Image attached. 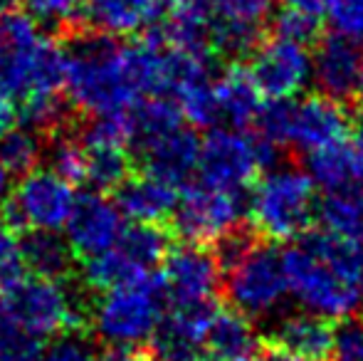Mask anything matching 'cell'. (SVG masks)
<instances>
[{
	"label": "cell",
	"mask_w": 363,
	"mask_h": 361,
	"mask_svg": "<svg viewBox=\"0 0 363 361\" xmlns=\"http://www.w3.org/2000/svg\"><path fill=\"white\" fill-rule=\"evenodd\" d=\"M20 186L13 196L0 203V218L15 233L30 231H62L74 208V186L55 176L50 169H35L20 176Z\"/></svg>",
	"instance_id": "9c48e42d"
},
{
	"label": "cell",
	"mask_w": 363,
	"mask_h": 361,
	"mask_svg": "<svg viewBox=\"0 0 363 361\" xmlns=\"http://www.w3.org/2000/svg\"><path fill=\"white\" fill-rule=\"evenodd\" d=\"M161 284L171 304L213 302V294L220 287V267L216 252L206 250L198 243H186L173 248L163 257Z\"/></svg>",
	"instance_id": "4fadbf2b"
},
{
	"label": "cell",
	"mask_w": 363,
	"mask_h": 361,
	"mask_svg": "<svg viewBox=\"0 0 363 361\" xmlns=\"http://www.w3.org/2000/svg\"><path fill=\"white\" fill-rule=\"evenodd\" d=\"M89 357V344L82 332L57 334L43 352V361H86Z\"/></svg>",
	"instance_id": "ab89813d"
},
{
	"label": "cell",
	"mask_w": 363,
	"mask_h": 361,
	"mask_svg": "<svg viewBox=\"0 0 363 361\" xmlns=\"http://www.w3.org/2000/svg\"><path fill=\"white\" fill-rule=\"evenodd\" d=\"M213 314V302L173 304L171 312L161 314V322L151 337L153 354L161 361H198L206 352Z\"/></svg>",
	"instance_id": "9a60e30c"
},
{
	"label": "cell",
	"mask_w": 363,
	"mask_h": 361,
	"mask_svg": "<svg viewBox=\"0 0 363 361\" xmlns=\"http://www.w3.org/2000/svg\"><path fill=\"white\" fill-rule=\"evenodd\" d=\"M274 151L262 136H250L235 126H211L206 139L198 144V166L201 181L216 188L240 191L257 181L259 171L274 161Z\"/></svg>",
	"instance_id": "52a82bcc"
},
{
	"label": "cell",
	"mask_w": 363,
	"mask_h": 361,
	"mask_svg": "<svg viewBox=\"0 0 363 361\" xmlns=\"http://www.w3.org/2000/svg\"><path fill=\"white\" fill-rule=\"evenodd\" d=\"M309 176L324 191L363 186V146L359 141H336L309 154Z\"/></svg>",
	"instance_id": "cb8c5ba5"
},
{
	"label": "cell",
	"mask_w": 363,
	"mask_h": 361,
	"mask_svg": "<svg viewBox=\"0 0 363 361\" xmlns=\"http://www.w3.org/2000/svg\"><path fill=\"white\" fill-rule=\"evenodd\" d=\"M245 216V198L240 191L216 188L208 183L186 186L178 193L173 208V228L188 243H218L223 235L238 231Z\"/></svg>",
	"instance_id": "30bf717a"
},
{
	"label": "cell",
	"mask_w": 363,
	"mask_h": 361,
	"mask_svg": "<svg viewBox=\"0 0 363 361\" xmlns=\"http://www.w3.org/2000/svg\"><path fill=\"white\" fill-rule=\"evenodd\" d=\"M316 23H319V20L306 18V15H301V13L282 8V13L274 18V35L309 48V43L316 40Z\"/></svg>",
	"instance_id": "f35d334b"
},
{
	"label": "cell",
	"mask_w": 363,
	"mask_h": 361,
	"mask_svg": "<svg viewBox=\"0 0 363 361\" xmlns=\"http://www.w3.org/2000/svg\"><path fill=\"white\" fill-rule=\"evenodd\" d=\"M272 347L287 349L306 359H326L334 347V327L329 319L311 312L287 314L272 329Z\"/></svg>",
	"instance_id": "7402d4cb"
},
{
	"label": "cell",
	"mask_w": 363,
	"mask_h": 361,
	"mask_svg": "<svg viewBox=\"0 0 363 361\" xmlns=\"http://www.w3.org/2000/svg\"><path fill=\"white\" fill-rule=\"evenodd\" d=\"M104 361H161L153 352H144V349H109Z\"/></svg>",
	"instance_id": "7bdbcfd3"
},
{
	"label": "cell",
	"mask_w": 363,
	"mask_h": 361,
	"mask_svg": "<svg viewBox=\"0 0 363 361\" xmlns=\"http://www.w3.org/2000/svg\"><path fill=\"white\" fill-rule=\"evenodd\" d=\"M354 96L359 99V104H361V109H363V70H361V74H359V82H356Z\"/></svg>",
	"instance_id": "681fc988"
},
{
	"label": "cell",
	"mask_w": 363,
	"mask_h": 361,
	"mask_svg": "<svg viewBox=\"0 0 363 361\" xmlns=\"http://www.w3.org/2000/svg\"><path fill=\"white\" fill-rule=\"evenodd\" d=\"M161 20L158 0H82L79 25L111 35V38H134L144 35Z\"/></svg>",
	"instance_id": "d6986e66"
},
{
	"label": "cell",
	"mask_w": 363,
	"mask_h": 361,
	"mask_svg": "<svg viewBox=\"0 0 363 361\" xmlns=\"http://www.w3.org/2000/svg\"><path fill=\"white\" fill-rule=\"evenodd\" d=\"M15 121H18V111H15L13 101L5 99V96H0V136H3L5 131L13 129Z\"/></svg>",
	"instance_id": "ee69618b"
},
{
	"label": "cell",
	"mask_w": 363,
	"mask_h": 361,
	"mask_svg": "<svg viewBox=\"0 0 363 361\" xmlns=\"http://www.w3.org/2000/svg\"><path fill=\"white\" fill-rule=\"evenodd\" d=\"M65 48V91L69 106L82 114H109L134 109L136 101L124 70V43L89 28L67 33Z\"/></svg>",
	"instance_id": "6da1fadb"
},
{
	"label": "cell",
	"mask_w": 363,
	"mask_h": 361,
	"mask_svg": "<svg viewBox=\"0 0 363 361\" xmlns=\"http://www.w3.org/2000/svg\"><path fill=\"white\" fill-rule=\"evenodd\" d=\"M356 141L363 146V121H361V126H359V134H356Z\"/></svg>",
	"instance_id": "f907efd6"
},
{
	"label": "cell",
	"mask_w": 363,
	"mask_h": 361,
	"mask_svg": "<svg viewBox=\"0 0 363 361\" xmlns=\"http://www.w3.org/2000/svg\"><path fill=\"white\" fill-rule=\"evenodd\" d=\"M84 149V146H82ZM86 154V181L94 191H116L131 176V156L126 149H84Z\"/></svg>",
	"instance_id": "1f68e13d"
},
{
	"label": "cell",
	"mask_w": 363,
	"mask_h": 361,
	"mask_svg": "<svg viewBox=\"0 0 363 361\" xmlns=\"http://www.w3.org/2000/svg\"><path fill=\"white\" fill-rule=\"evenodd\" d=\"M23 5L40 25H55L62 35L79 28L82 0H23Z\"/></svg>",
	"instance_id": "e575fe53"
},
{
	"label": "cell",
	"mask_w": 363,
	"mask_h": 361,
	"mask_svg": "<svg viewBox=\"0 0 363 361\" xmlns=\"http://www.w3.org/2000/svg\"><path fill=\"white\" fill-rule=\"evenodd\" d=\"M213 94H216L218 119H225L235 129L255 124L264 106V96L252 82L247 67L240 65H230L213 82Z\"/></svg>",
	"instance_id": "44dd1931"
},
{
	"label": "cell",
	"mask_w": 363,
	"mask_h": 361,
	"mask_svg": "<svg viewBox=\"0 0 363 361\" xmlns=\"http://www.w3.org/2000/svg\"><path fill=\"white\" fill-rule=\"evenodd\" d=\"M124 228V216L116 203L99 191L77 196L74 208L65 223V238L77 257H89L114 248Z\"/></svg>",
	"instance_id": "5bb4252c"
},
{
	"label": "cell",
	"mask_w": 363,
	"mask_h": 361,
	"mask_svg": "<svg viewBox=\"0 0 363 361\" xmlns=\"http://www.w3.org/2000/svg\"><path fill=\"white\" fill-rule=\"evenodd\" d=\"M211 10V48L223 55H247L274 0H206Z\"/></svg>",
	"instance_id": "2e32d148"
},
{
	"label": "cell",
	"mask_w": 363,
	"mask_h": 361,
	"mask_svg": "<svg viewBox=\"0 0 363 361\" xmlns=\"http://www.w3.org/2000/svg\"><path fill=\"white\" fill-rule=\"evenodd\" d=\"M287 292L304 307L324 319H346L361 307V299L346 274L339 270L319 235L304 238L282 252Z\"/></svg>",
	"instance_id": "7a4b0ae2"
},
{
	"label": "cell",
	"mask_w": 363,
	"mask_h": 361,
	"mask_svg": "<svg viewBox=\"0 0 363 361\" xmlns=\"http://www.w3.org/2000/svg\"><path fill=\"white\" fill-rule=\"evenodd\" d=\"M247 72L267 101L294 99L311 82V55L306 45L272 35L252 48Z\"/></svg>",
	"instance_id": "7c38bea8"
},
{
	"label": "cell",
	"mask_w": 363,
	"mask_h": 361,
	"mask_svg": "<svg viewBox=\"0 0 363 361\" xmlns=\"http://www.w3.org/2000/svg\"><path fill=\"white\" fill-rule=\"evenodd\" d=\"M178 201V188L166 181H158L148 174H131L114 191V203L119 213L131 223H156L161 226L173 216Z\"/></svg>",
	"instance_id": "ffe728a7"
},
{
	"label": "cell",
	"mask_w": 363,
	"mask_h": 361,
	"mask_svg": "<svg viewBox=\"0 0 363 361\" xmlns=\"http://www.w3.org/2000/svg\"><path fill=\"white\" fill-rule=\"evenodd\" d=\"M331 361H363V319L344 322L334 329V347H331Z\"/></svg>",
	"instance_id": "74e56055"
},
{
	"label": "cell",
	"mask_w": 363,
	"mask_h": 361,
	"mask_svg": "<svg viewBox=\"0 0 363 361\" xmlns=\"http://www.w3.org/2000/svg\"><path fill=\"white\" fill-rule=\"evenodd\" d=\"M45 38L43 25L20 8L0 10V96L23 99L33 87V72Z\"/></svg>",
	"instance_id": "8fae6325"
},
{
	"label": "cell",
	"mask_w": 363,
	"mask_h": 361,
	"mask_svg": "<svg viewBox=\"0 0 363 361\" xmlns=\"http://www.w3.org/2000/svg\"><path fill=\"white\" fill-rule=\"evenodd\" d=\"M43 339L18 329L0 352V361H43Z\"/></svg>",
	"instance_id": "60d3db41"
},
{
	"label": "cell",
	"mask_w": 363,
	"mask_h": 361,
	"mask_svg": "<svg viewBox=\"0 0 363 361\" xmlns=\"http://www.w3.org/2000/svg\"><path fill=\"white\" fill-rule=\"evenodd\" d=\"M10 186H13V176H10V171L0 164V203L10 196Z\"/></svg>",
	"instance_id": "c3c4849f"
},
{
	"label": "cell",
	"mask_w": 363,
	"mask_h": 361,
	"mask_svg": "<svg viewBox=\"0 0 363 361\" xmlns=\"http://www.w3.org/2000/svg\"><path fill=\"white\" fill-rule=\"evenodd\" d=\"M316 216L324 233L346 243H363V186L326 191L316 203Z\"/></svg>",
	"instance_id": "484cf974"
},
{
	"label": "cell",
	"mask_w": 363,
	"mask_h": 361,
	"mask_svg": "<svg viewBox=\"0 0 363 361\" xmlns=\"http://www.w3.org/2000/svg\"><path fill=\"white\" fill-rule=\"evenodd\" d=\"M20 327H15V322L10 319V314L5 312L3 307V299H0V352H3V347L8 344V339L13 337L15 332H18Z\"/></svg>",
	"instance_id": "bcb514c9"
},
{
	"label": "cell",
	"mask_w": 363,
	"mask_h": 361,
	"mask_svg": "<svg viewBox=\"0 0 363 361\" xmlns=\"http://www.w3.org/2000/svg\"><path fill=\"white\" fill-rule=\"evenodd\" d=\"M198 136L183 124L151 139L136 141V161L141 174L183 188L198 166Z\"/></svg>",
	"instance_id": "e0dca14e"
},
{
	"label": "cell",
	"mask_w": 363,
	"mask_h": 361,
	"mask_svg": "<svg viewBox=\"0 0 363 361\" xmlns=\"http://www.w3.org/2000/svg\"><path fill=\"white\" fill-rule=\"evenodd\" d=\"M25 274L23 257H20L18 233L0 218V289L13 284Z\"/></svg>",
	"instance_id": "8d00e7d4"
},
{
	"label": "cell",
	"mask_w": 363,
	"mask_h": 361,
	"mask_svg": "<svg viewBox=\"0 0 363 361\" xmlns=\"http://www.w3.org/2000/svg\"><path fill=\"white\" fill-rule=\"evenodd\" d=\"M163 299L161 274L148 272L136 282L101 292L91 312H86V329L109 349H136L156 332Z\"/></svg>",
	"instance_id": "3957f363"
},
{
	"label": "cell",
	"mask_w": 363,
	"mask_h": 361,
	"mask_svg": "<svg viewBox=\"0 0 363 361\" xmlns=\"http://www.w3.org/2000/svg\"><path fill=\"white\" fill-rule=\"evenodd\" d=\"M67 106L60 94H28L20 99L18 119L23 126L38 131V134H55L67 129Z\"/></svg>",
	"instance_id": "d6a6232c"
},
{
	"label": "cell",
	"mask_w": 363,
	"mask_h": 361,
	"mask_svg": "<svg viewBox=\"0 0 363 361\" xmlns=\"http://www.w3.org/2000/svg\"><path fill=\"white\" fill-rule=\"evenodd\" d=\"M20 240V257L25 270L35 277L65 279L74 267V250L69 248L67 238L57 231H23Z\"/></svg>",
	"instance_id": "603a6c76"
},
{
	"label": "cell",
	"mask_w": 363,
	"mask_h": 361,
	"mask_svg": "<svg viewBox=\"0 0 363 361\" xmlns=\"http://www.w3.org/2000/svg\"><path fill=\"white\" fill-rule=\"evenodd\" d=\"M86 361H99V359H94V357H89V359H86Z\"/></svg>",
	"instance_id": "f5cc1de1"
},
{
	"label": "cell",
	"mask_w": 363,
	"mask_h": 361,
	"mask_svg": "<svg viewBox=\"0 0 363 361\" xmlns=\"http://www.w3.org/2000/svg\"><path fill=\"white\" fill-rule=\"evenodd\" d=\"M259 361H316V359H306L299 357V354H291L287 349H279V347H269L267 352L262 354Z\"/></svg>",
	"instance_id": "7dc6e473"
},
{
	"label": "cell",
	"mask_w": 363,
	"mask_h": 361,
	"mask_svg": "<svg viewBox=\"0 0 363 361\" xmlns=\"http://www.w3.org/2000/svg\"><path fill=\"white\" fill-rule=\"evenodd\" d=\"M114 248L139 270L153 272L171 250V240H168V233L156 223H131L121 228Z\"/></svg>",
	"instance_id": "4316f807"
},
{
	"label": "cell",
	"mask_w": 363,
	"mask_h": 361,
	"mask_svg": "<svg viewBox=\"0 0 363 361\" xmlns=\"http://www.w3.org/2000/svg\"><path fill=\"white\" fill-rule=\"evenodd\" d=\"M326 15L336 35L363 45V0H331Z\"/></svg>",
	"instance_id": "d590c367"
},
{
	"label": "cell",
	"mask_w": 363,
	"mask_h": 361,
	"mask_svg": "<svg viewBox=\"0 0 363 361\" xmlns=\"http://www.w3.org/2000/svg\"><path fill=\"white\" fill-rule=\"evenodd\" d=\"M77 141L84 149H111V146L126 149L134 141L131 109L109 111V114H89L77 131Z\"/></svg>",
	"instance_id": "f1b7e54d"
},
{
	"label": "cell",
	"mask_w": 363,
	"mask_h": 361,
	"mask_svg": "<svg viewBox=\"0 0 363 361\" xmlns=\"http://www.w3.org/2000/svg\"><path fill=\"white\" fill-rule=\"evenodd\" d=\"M206 349L211 357L225 361H250L259 349V337L252 327V319L235 309H216L211 329H208Z\"/></svg>",
	"instance_id": "d4e9b609"
},
{
	"label": "cell",
	"mask_w": 363,
	"mask_h": 361,
	"mask_svg": "<svg viewBox=\"0 0 363 361\" xmlns=\"http://www.w3.org/2000/svg\"><path fill=\"white\" fill-rule=\"evenodd\" d=\"M319 238L324 250L339 265V270L346 274V279L356 289V294H359L363 304V243H346L329 235V233H319Z\"/></svg>",
	"instance_id": "836d02e7"
},
{
	"label": "cell",
	"mask_w": 363,
	"mask_h": 361,
	"mask_svg": "<svg viewBox=\"0 0 363 361\" xmlns=\"http://www.w3.org/2000/svg\"><path fill=\"white\" fill-rule=\"evenodd\" d=\"M146 274L148 272L139 270L116 248H109V250L96 252V255L89 257H82V279L94 292H106L111 287L136 282V279L146 277Z\"/></svg>",
	"instance_id": "83f0119b"
},
{
	"label": "cell",
	"mask_w": 363,
	"mask_h": 361,
	"mask_svg": "<svg viewBox=\"0 0 363 361\" xmlns=\"http://www.w3.org/2000/svg\"><path fill=\"white\" fill-rule=\"evenodd\" d=\"M0 292L3 307L15 327L38 339L86 329V312L62 279L23 274Z\"/></svg>",
	"instance_id": "8992f818"
},
{
	"label": "cell",
	"mask_w": 363,
	"mask_h": 361,
	"mask_svg": "<svg viewBox=\"0 0 363 361\" xmlns=\"http://www.w3.org/2000/svg\"><path fill=\"white\" fill-rule=\"evenodd\" d=\"M316 183L309 171L294 166L272 169L255 183L247 218L267 240H296L316 218Z\"/></svg>",
	"instance_id": "277c9868"
},
{
	"label": "cell",
	"mask_w": 363,
	"mask_h": 361,
	"mask_svg": "<svg viewBox=\"0 0 363 361\" xmlns=\"http://www.w3.org/2000/svg\"><path fill=\"white\" fill-rule=\"evenodd\" d=\"M361 70V45L351 43L336 33L329 38H321L316 45V52L311 55V79L319 84L321 94L334 96L339 101L346 96H354Z\"/></svg>",
	"instance_id": "ac0fdd59"
},
{
	"label": "cell",
	"mask_w": 363,
	"mask_h": 361,
	"mask_svg": "<svg viewBox=\"0 0 363 361\" xmlns=\"http://www.w3.org/2000/svg\"><path fill=\"white\" fill-rule=\"evenodd\" d=\"M158 5H161V15H163V13H183V10L203 8L208 3L206 0H158Z\"/></svg>",
	"instance_id": "f6af8a7d"
},
{
	"label": "cell",
	"mask_w": 363,
	"mask_h": 361,
	"mask_svg": "<svg viewBox=\"0 0 363 361\" xmlns=\"http://www.w3.org/2000/svg\"><path fill=\"white\" fill-rule=\"evenodd\" d=\"M198 361H225V359H216V357H208V359H203V357H201Z\"/></svg>",
	"instance_id": "816d5d0a"
},
{
	"label": "cell",
	"mask_w": 363,
	"mask_h": 361,
	"mask_svg": "<svg viewBox=\"0 0 363 361\" xmlns=\"http://www.w3.org/2000/svg\"><path fill=\"white\" fill-rule=\"evenodd\" d=\"M257 134L272 146H294L314 154L349 136V114L334 96L309 94L301 99L269 101L257 116Z\"/></svg>",
	"instance_id": "5b68a950"
},
{
	"label": "cell",
	"mask_w": 363,
	"mask_h": 361,
	"mask_svg": "<svg viewBox=\"0 0 363 361\" xmlns=\"http://www.w3.org/2000/svg\"><path fill=\"white\" fill-rule=\"evenodd\" d=\"M284 10H294V13H301L306 18L321 20L326 13H329L331 0H279Z\"/></svg>",
	"instance_id": "b9f144b4"
},
{
	"label": "cell",
	"mask_w": 363,
	"mask_h": 361,
	"mask_svg": "<svg viewBox=\"0 0 363 361\" xmlns=\"http://www.w3.org/2000/svg\"><path fill=\"white\" fill-rule=\"evenodd\" d=\"M43 156L48 159V169L69 186H79L86 181V154L77 136L67 134V129L50 134Z\"/></svg>",
	"instance_id": "4dcf8cb0"
},
{
	"label": "cell",
	"mask_w": 363,
	"mask_h": 361,
	"mask_svg": "<svg viewBox=\"0 0 363 361\" xmlns=\"http://www.w3.org/2000/svg\"><path fill=\"white\" fill-rule=\"evenodd\" d=\"M225 294L235 312L247 319H267L282 309L287 299V279H284L282 252L272 245L250 243L228 267Z\"/></svg>",
	"instance_id": "ba28073f"
},
{
	"label": "cell",
	"mask_w": 363,
	"mask_h": 361,
	"mask_svg": "<svg viewBox=\"0 0 363 361\" xmlns=\"http://www.w3.org/2000/svg\"><path fill=\"white\" fill-rule=\"evenodd\" d=\"M43 134L28 126H13L0 136V164L10 176H25L43 164Z\"/></svg>",
	"instance_id": "f546056e"
}]
</instances>
